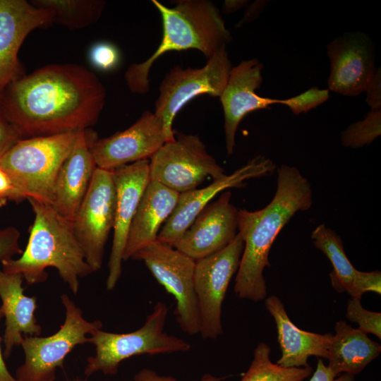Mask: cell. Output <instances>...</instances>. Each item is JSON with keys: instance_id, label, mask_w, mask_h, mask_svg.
I'll use <instances>...</instances> for the list:
<instances>
[{"instance_id": "obj_1", "label": "cell", "mask_w": 381, "mask_h": 381, "mask_svg": "<svg viewBox=\"0 0 381 381\" xmlns=\"http://www.w3.org/2000/svg\"><path fill=\"white\" fill-rule=\"evenodd\" d=\"M105 99L97 76L74 64L41 67L0 94L6 117L24 138L87 130L98 121Z\"/></svg>"}, {"instance_id": "obj_2", "label": "cell", "mask_w": 381, "mask_h": 381, "mask_svg": "<svg viewBox=\"0 0 381 381\" xmlns=\"http://www.w3.org/2000/svg\"><path fill=\"white\" fill-rule=\"evenodd\" d=\"M277 172V189L271 202L259 210H238V233L244 242L234 284L239 298L255 302L265 298L263 270L271 266V247L294 214L313 204L311 185L296 167L282 164Z\"/></svg>"}, {"instance_id": "obj_3", "label": "cell", "mask_w": 381, "mask_h": 381, "mask_svg": "<svg viewBox=\"0 0 381 381\" xmlns=\"http://www.w3.org/2000/svg\"><path fill=\"white\" fill-rule=\"evenodd\" d=\"M28 200L35 214L28 244L20 258L1 262L3 271L21 274L30 285L46 281V269L54 267L71 291L77 294L79 279L93 271L85 260L72 222L50 205L32 198Z\"/></svg>"}, {"instance_id": "obj_4", "label": "cell", "mask_w": 381, "mask_h": 381, "mask_svg": "<svg viewBox=\"0 0 381 381\" xmlns=\"http://www.w3.org/2000/svg\"><path fill=\"white\" fill-rule=\"evenodd\" d=\"M152 3L162 18V40L151 56L142 63L131 64L126 70L127 86L135 94L149 91L150 68L166 52L193 49L209 59L232 40L219 9L210 1L181 0L171 8L157 0Z\"/></svg>"}, {"instance_id": "obj_5", "label": "cell", "mask_w": 381, "mask_h": 381, "mask_svg": "<svg viewBox=\"0 0 381 381\" xmlns=\"http://www.w3.org/2000/svg\"><path fill=\"white\" fill-rule=\"evenodd\" d=\"M78 131L24 138L0 159L22 199L52 205L58 172L70 153Z\"/></svg>"}, {"instance_id": "obj_6", "label": "cell", "mask_w": 381, "mask_h": 381, "mask_svg": "<svg viewBox=\"0 0 381 381\" xmlns=\"http://www.w3.org/2000/svg\"><path fill=\"white\" fill-rule=\"evenodd\" d=\"M169 309L157 302L143 325L128 333H113L101 329L92 332L89 341L95 346V353L87 358L85 375L97 371L104 375H115L119 364L135 356L185 352L190 349L189 343L164 330Z\"/></svg>"}, {"instance_id": "obj_7", "label": "cell", "mask_w": 381, "mask_h": 381, "mask_svg": "<svg viewBox=\"0 0 381 381\" xmlns=\"http://www.w3.org/2000/svg\"><path fill=\"white\" fill-rule=\"evenodd\" d=\"M65 308V320L59 329L49 337L27 336L21 344L25 360L18 368V381H46L55 378L56 370L62 367L65 358L78 345L89 341L87 334L102 329L100 320L90 322L67 294L61 296Z\"/></svg>"}, {"instance_id": "obj_8", "label": "cell", "mask_w": 381, "mask_h": 381, "mask_svg": "<svg viewBox=\"0 0 381 381\" xmlns=\"http://www.w3.org/2000/svg\"><path fill=\"white\" fill-rule=\"evenodd\" d=\"M231 68L226 47H223L202 68H183L176 65L166 74L159 85L154 113L163 121L170 140L175 136L173 121L176 114L198 95L219 97Z\"/></svg>"}, {"instance_id": "obj_9", "label": "cell", "mask_w": 381, "mask_h": 381, "mask_svg": "<svg viewBox=\"0 0 381 381\" xmlns=\"http://www.w3.org/2000/svg\"><path fill=\"white\" fill-rule=\"evenodd\" d=\"M150 179L178 193L195 189L207 177L224 175L198 135L176 133L149 159Z\"/></svg>"}, {"instance_id": "obj_10", "label": "cell", "mask_w": 381, "mask_h": 381, "mask_svg": "<svg viewBox=\"0 0 381 381\" xmlns=\"http://www.w3.org/2000/svg\"><path fill=\"white\" fill-rule=\"evenodd\" d=\"M143 261L156 280L171 294L176 305L174 315L181 330L200 333V321L194 285L195 261L172 246L157 241L131 258Z\"/></svg>"}, {"instance_id": "obj_11", "label": "cell", "mask_w": 381, "mask_h": 381, "mask_svg": "<svg viewBox=\"0 0 381 381\" xmlns=\"http://www.w3.org/2000/svg\"><path fill=\"white\" fill-rule=\"evenodd\" d=\"M116 202L113 170L97 167L72 222L75 236L93 272L102 265L104 247L114 225Z\"/></svg>"}, {"instance_id": "obj_12", "label": "cell", "mask_w": 381, "mask_h": 381, "mask_svg": "<svg viewBox=\"0 0 381 381\" xmlns=\"http://www.w3.org/2000/svg\"><path fill=\"white\" fill-rule=\"evenodd\" d=\"M244 242L238 233L224 248L195 261L194 285L204 339H216L222 332V308L229 284L239 267Z\"/></svg>"}, {"instance_id": "obj_13", "label": "cell", "mask_w": 381, "mask_h": 381, "mask_svg": "<svg viewBox=\"0 0 381 381\" xmlns=\"http://www.w3.org/2000/svg\"><path fill=\"white\" fill-rule=\"evenodd\" d=\"M169 138L163 121L145 110L130 127L112 135L96 139L90 150L97 168L114 170L133 162L150 159Z\"/></svg>"}, {"instance_id": "obj_14", "label": "cell", "mask_w": 381, "mask_h": 381, "mask_svg": "<svg viewBox=\"0 0 381 381\" xmlns=\"http://www.w3.org/2000/svg\"><path fill=\"white\" fill-rule=\"evenodd\" d=\"M275 169L276 165L270 158L258 155L231 174L215 179L206 187L180 193L176 207L160 229L157 241L172 246L220 192L231 188H241L246 181L269 176Z\"/></svg>"}, {"instance_id": "obj_15", "label": "cell", "mask_w": 381, "mask_h": 381, "mask_svg": "<svg viewBox=\"0 0 381 381\" xmlns=\"http://www.w3.org/2000/svg\"><path fill=\"white\" fill-rule=\"evenodd\" d=\"M327 54L330 62L328 90L349 97L363 93L377 68L371 38L361 31L344 32L327 45Z\"/></svg>"}, {"instance_id": "obj_16", "label": "cell", "mask_w": 381, "mask_h": 381, "mask_svg": "<svg viewBox=\"0 0 381 381\" xmlns=\"http://www.w3.org/2000/svg\"><path fill=\"white\" fill-rule=\"evenodd\" d=\"M54 23L49 10L26 0H0V94L11 83L25 75L18 58L30 33Z\"/></svg>"}, {"instance_id": "obj_17", "label": "cell", "mask_w": 381, "mask_h": 381, "mask_svg": "<svg viewBox=\"0 0 381 381\" xmlns=\"http://www.w3.org/2000/svg\"><path fill=\"white\" fill-rule=\"evenodd\" d=\"M231 199L226 190L209 203L172 246L195 261L227 246L238 234V210Z\"/></svg>"}, {"instance_id": "obj_18", "label": "cell", "mask_w": 381, "mask_h": 381, "mask_svg": "<svg viewBox=\"0 0 381 381\" xmlns=\"http://www.w3.org/2000/svg\"><path fill=\"white\" fill-rule=\"evenodd\" d=\"M116 202L114 237L109 259L107 289L112 290L122 272V262L129 229L143 192L150 181L149 159L113 170Z\"/></svg>"}, {"instance_id": "obj_19", "label": "cell", "mask_w": 381, "mask_h": 381, "mask_svg": "<svg viewBox=\"0 0 381 381\" xmlns=\"http://www.w3.org/2000/svg\"><path fill=\"white\" fill-rule=\"evenodd\" d=\"M263 64L258 59L243 60L232 67L226 87L219 97L224 111V135L228 155L234 152L236 133L241 120L248 114L280 104V99L264 97L255 90L262 82Z\"/></svg>"}, {"instance_id": "obj_20", "label": "cell", "mask_w": 381, "mask_h": 381, "mask_svg": "<svg viewBox=\"0 0 381 381\" xmlns=\"http://www.w3.org/2000/svg\"><path fill=\"white\" fill-rule=\"evenodd\" d=\"M97 139L95 134L80 131L68 157L62 164L54 188V210L73 222L97 168L90 145Z\"/></svg>"}, {"instance_id": "obj_21", "label": "cell", "mask_w": 381, "mask_h": 381, "mask_svg": "<svg viewBox=\"0 0 381 381\" xmlns=\"http://www.w3.org/2000/svg\"><path fill=\"white\" fill-rule=\"evenodd\" d=\"M179 195L158 182L149 181L129 229L123 260L157 241L161 226L176 207Z\"/></svg>"}, {"instance_id": "obj_22", "label": "cell", "mask_w": 381, "mask_h": 381, "mask_svg": "<svg viewBox=\"0 0 381 381\" xmlns=\"http://www.w3.org/2000/svg\"><path fill=\"white\" fill-rule=\"evenodd\" d=\"M265 306L273 317L282 356L277 364L284 368L308 366L310 356L327 358L332 334H324L301 329L287 315L284 306L276 296L266 298Z\"/></svg>"}, {"instance_id": "obj_23", "label": "cell", "mask_w": 381, "mask_h": 381, "mask_svg": "<svg viewBox=\"0 0 381 381\" xmlns=\"http://www.w3.org/2000/svg\"><path fill=\"white\" fill-rule=\"evenodd\" d=\"M310 237L314 246L332 263L333 270L329 277L334 289L360 300L368 291L381 294L380 272L356 270L346 255L340 236L334 230L321 224L312 231Z\"/></svg>"}, {"instance_id": "obj_24", "label": "cell", "mask_w": 381, "mask_h": 381, "mask_svg": "<svg viewBox=\"0 0 381 381\" xmlns=\"http://www.w3.org/2000/svg\"><path fill=\"white\" fill-rule=\"evenodd\" d=\"M23 277L8 274L0 268V306L5 317L4 356L8 358L13 347L21 345L23 334L39 336L42 328L35 316L37 298L24 294Z\"/></svg>"}, {"instance_id": "obj_25", "label": "cell", "mask_w": 381, "mask_h": 381, "mask_svg": "<svg viewBox=\"0 0 381 381\" xmlns=\"http://www.w3.org/2000/svg\"><path fill=\"white\" fill-rule=\"evenodd\" d=\"M334 329L328 349L327 366L337 376L341 373L358 374L379 356L380 344L358 328L341 320L335 324Z\"/></svg>"}, {"instance_id": "obj_26", "label": "cell", "mask_w": 381, "mask_h": 381, "mask_svg": "<svg viewBox=\"0 0 381 381\" xmlns=\"http://www.w3.org/2000/svg\"><path fill=\"white\" fill-rule=\"evenodd\" d=\"M30 3L50 11L54 23L70 29H81L95 23L106 4L102 0H32Z\"/></svg>"}, {"instance_id": "obj_27", "label": "cell", "mask_w": 381, "mask_h": 381, "mask_svg": "<svg viewBox=\"0 0 381 381\" xmlns=\"http://www.w3.org/2000/svg\"><path fill=\"white\" fill-rule=\"evenodd\" d=\"M271 349L259 343L253 352V358L240 381H303L313 372L311 367L284 368L273 363L270 358Z\"/></svg>"}, {"instance_id": "obj_28", "label": "cell", "mask_w": 381, "mask_h": 381, "mask_svg": "<svg viewBox=\"0 0 381 381\" xmlns=\"http://www.w3.org/2000/svg\"><path fill=\"white\" fill-rule=\"evenodd\" d=\"M381 135V110H370L361 121L349 125L341 133L343 146L361 148L370 145Z\"/></svg>"}, {"instance_id": "obj_29", "label": "cell", "mask_w": 381, "mask_h": 381, "mask_svg": "<svg viewBox=\"0 0 381 381\" xmlns=\"http://www.w3.org/2000/svg\"><path fill=\"white\" fill-rule=\"evenodd\" d=\"M346 318L358 325V329L365 334H373L381 339V313L365 309L361 300L351 298L349 300Z\"/></svg>"}, {"instance_id": "obj_30", "label": "cell", "mask_w": 381, "mask_h": 381, "mask_svg": "<svg viewBox=\"0 0 381 381\" xmlns=\"http://www.w3.org/2000/svg\"><path fill=\"white\" fill-rule=\"evenodd\" d=\"M329 97V90L313 87L296 96L280 99V104L288 107L291 112L298 115L306 113L326 102Z\"/></svg>"}, {"instance_id": "obj_31", "label": "cell", "mask_w": 381, "mask_h": 381, "mask_svg": "<svg viewBox=\"0 0 381 381\" xmlns=\"http://www.w3.org/2000/svg\"><path fill=\"white\" fill-rule=\"evenodd\" d=\"M89 59L95 68L108 71L114 69L118 66L120 53L111 43L102 42L92 45L89 52Z\"/></svg>"}, {"instance_id": "obj_32", "label": "cell", "mask_w": 381, "mask_h": 381, "mask_svg": "<svg viewBox=\"0 0 381 381\" xmlns=\"http://www.w3.org/2000/svg\"><path fill=\"white\" fill-rule=\"evenodd\" d=\"M20 233L14 226L0 227V262L9 260L21 254L19 244Z\"/></svg>"}, {"instance_id": "obj_33", "label": "cell", "mask_w": 381, "mask_h": 381, "mask_svg": "<svg viewBox=\"0 0 381 381\" xmlns=\"http://www.w3.org/2000/svg\"><path fill=\"white\" fill-rule=\"evenodd\" d=\"M24 138L20 131L8 119L0 104V159L20 139Z\"/></svg>"}, {"instance_id": "obj_34", "label": "cell", "mask_w": 381, "mask_h": 381, "mask_svg": "<svg viewBox=\"0 0 381 381\" xmlns=\"http://www.w3.org/2000/svg\"><path fill=\"white\" fill-rule=\"evenodd\" d=\"M365 102L373 111L381 110V68L377 67L365 88Z\"/></svg>"}, {"instance_id": "obj_35", "label": "cell", "mask_w": 381, "mask_h": 381, "mask_svg": "<svg viewBox=\"0 0 381 381\" xmlns=\"http://www.w3.org/2000/svg\"><path fill=\"white\" fill-rule=\"evenodd\" d=\"M8 201L20 202L22 199L11 176L0 167V207Z\"/></svg>"}, {"instance_id": "obj_36", "label": "cell", "mask_w": 381, "mask_h": 381, "mask_svg": "<svg viewBox=\"0 0 381 381\" xmlns=\"http://www.w3.org/2000/svg\"><path fill=\"white\" fill-rule=\"evenodd\" d=\"M226 377H218L207 373L198 381H221ZM133 380L134 381H177L173 377L159 375L155 371L148 368H144L138 371L135 375Z\"/></svg>"}, {"instance_id": "obj_37", "label": "cell", "mask_w": 381, "mask_h": 381, "mask_svg": "<svg viewBox=\"0 0 381 381\" xmlns=\"http://www.w3.org/2000/svg\"><path fill=\"white\" fill-rule=\"evenodd\" d=\"M309 381H354V377L346 373L337 376L322 359L318 358L316 370Z\"/></svg>"}, {"instance_id": "obj_38", "label": "cell", "mask_w": 381, "mask_h": 381, "mask_svg": "<svg viewBox=\"0 0 381 381\" xmlns=\"http://www.w3.org/2000/svg\"><path fill=\"white\" fill-rule=\"evenodd\" d=\"M269 1L267 0H256L253 3L248 4L243 18L236 25V27L239 28L244 24L251 23L257 19L265 9Z\"/></svg>"}, {"instance_id": "obj_39", "label": "cell", "mask_w": 381, "mask_h": 381, "mask_svg": "<svg viewBox=\"0 0 381 381\" xmlns=\"http://www.w3.org/2000/svg\"><path fill=\"white\" fill-rule=\"evenodd\" d=\"M248 3V0H226L222 6V11L225 14L232 13L246 7Z\"/></svg>"}, {"instance_id": "obj_40", "label": "cell", "mask_w": 381, "mask_h": 381, "mask_svg": "<svg viewBox=\"0 0 381 381\" xmlns=\"http://www.w3.org/2000/svg\"><path fill=\"white\" fill-rule=\"evenodd\" d=\"M4 317L3 313L0 308V322ZM1 341V338H0ZM0 381H18L16 377H13L9 370H8L4 360V354L1 348L0 344Z\"/></svg>"}, {"instance_id": "obj_41", "label": "cell", "mask_w": 381, "mask_h": 381, "mask_svg": "<svg viewBox=\"0 0 381 381\" xmlns=\"http://www.w3.org/2000/svg\"><path fill=\"white\" fill-rule=\"evenodd\" d=\"M54 379L55 378H53V379H50V380H46V381H54Z\"/></svg>"}, {"instance_id": "obj_42", "label": "cell", "mask_w": 381, "mask_h": 381, "mask_svg": "<svg viewBox=\"0 0 381 381\" xmlns=\"http://www.w3.org/2000/svg\"><path fill=\"white\" fill-rule=\"evenodd\" d=\"M77 381H80V380H77Z\"/></svg>"}]
</instances>
